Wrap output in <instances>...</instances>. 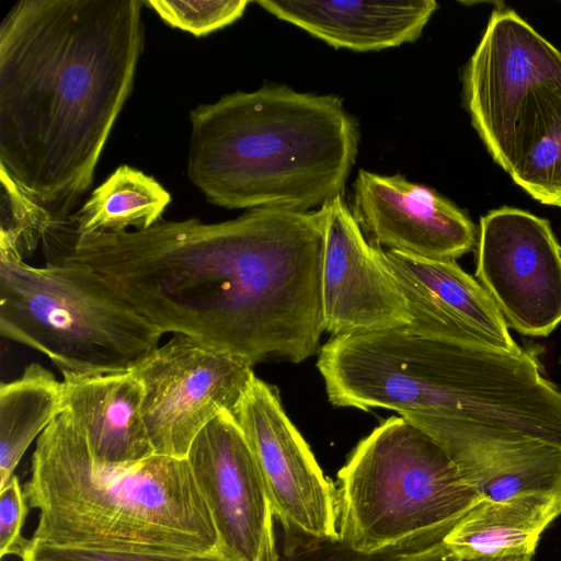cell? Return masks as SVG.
I'll return each mask as SVG.
<instances>
[{"label":"cell","mask_w":561,"mask_h":561,"mask_svg":"<svg viewBox=\"0 0 561 561\" xmlns=\"http://www.w3.org/2000/svg\"><path fill=\"white\" fill-rule=\"evenodd\" d=\"M21 561H229L221 553L174 556L47 545L30 539Z\"/></svg>","instance_id":"23"},{"label":"cell","mask_w":561,"mask_h":561,"mask_svg":"<svg viewBox=\"0 0 561 561\" xmlns=\"http://www.w3.org/2000/svg\"><path fill=\"white\" fill-rule=\"evenodd\" d=\"M561 515V496L526 493L482 499L442 538L449 559L469 561L534 556L545 529Z\"/></svg>","instance_id":"18"},{"label":"cell","mask_w":561,"mask_h":561,"mask_svg":"<svg viewBox=\"0 0 561 561\" xmlns=\"http://www.w3.org/2000/svg\"><path fill=\"white\" fill-rule=\"evenodd\" d=\"M403 561H448L440 541L411 552Z\"/></svg>","instance_id":"25"},{"label":"cell","mask_w":561,"mask_h":561,"mask_svg":"<svg viewBox=\"0 0 561 561\" xmlns=\"http://www.w3.org/2000/svg\"><path fill=\"white\" fill-rule=\"evenodd\" d=\"M317 367L331 404L396 411L450 458L497 440L561 449V391L524 350L515 354L394 329L331 337Z\"/></svg>","instance_id":"3"},{"label":"cell","mask_w":561,"mask_h":561,"mask_svg":"<svg viewBox=\"0 0 561 561\" xmlns=\"http://www.w3.org/2000/svg\"><path fill=\"white\" fill-rule=\"evenodd\" d=\"M28 504L18 476L13 474L0 489V558L24 556L30 539L22 536Z\"/></svg>","instance_id":"24"},{"label":"cell","mask_w":561,"mask_h":561,"mask_svg":"<svg viewBox=\"0 0 561 561\" xmlns=\"http://www.w3.org/2000/svg\"><path fill=\"white\" fill-rule=\"evenodd\" d=\"M256 3L334 48L355 51L380 50L416 41L437 9L434 0Z\"/></svg>","instance_id":"16"},{"label":"cell","mask_w":561,"mask_h":561,"mask_svg":"<svg viewBox=\"0 0 561 561\" xmlns=\"http://www.w3.org/2000/svg\"><path fill=\"white\" fill-rule=\"evenodd\" d=\"M324 331L332 337L410 325L407 300L342 195L325 203Z\"/></svg>","instance_id":"13"},{"label":"cell","mask_w":561,"mask_h":561,"mask_svg":"<svg viewBox=\"0 0 561 561\" xmlns=\"http://www.w3.org/2000/svg\"><path fill=\"white\" fill-rule=\"evenodd\" d=\"M476 276L519 333L547 336L561 323V245L547 219L513 207L483 216Z\"/></svg>","instance_id":"10"},{"label":"cell","mask_w":561,"mask_h":561,"mask_svg":"<svg viewBox=\"0 0 561 561\" xmlns=\"http://www.w3.org/2000/svg\"><path fill=\"white\" fill-rule=\"evenodd\" d=\"M248 0H146L159 18L170 25L196 37L230 25L240 19Z\"/></svg>","instance_id":"21"},{"label":"cell","mask_w":561,"mask_h":561,"mask_svg":"<svg viewBox=\"0 0 561 561\" xmlns=\"http://www.w3.org/2000/svg\"><path fill=\"white\" fill-rule=\"evenodd\" d=\"M277 561H403L407 556L431 545L393 548L376 553L353 550L341 539L308 536L285 527Z\"/></svg>","instance_id":"22"},{"label":"cell","mask_w":561,"mask_h":561,"mask_svg":"<svg viewBox=\"0 0 561 561\" xmlns=\"http://www.w3.org/2000/svg\"><path fill=\"white\" fill-rule=\"evenodd\" d=\"M448 561H456L448 558ZM469 561H533L531 556L524 557H507V558H494V559H478V560H469Z\"/></svg>","instance_id":"26"},{"label":"cell","mask_w":561,"mask_h":561,"mask_svg":"<svg viewBox=\"0 0 561 561\" xmlns=\"http://www.w3.org/2000/svg\"><path fill=\"white\" fill-rule=\"evenodd\" d=\"M233 416L254 454L280 526L340 539L337 490L287 416L277 389L255 376Z\"/></svg>","instance_id":"11"},{"label":"cell","mask_w":561,"mask_h":561,"mask_svg":"<svg viewBox=\"0 0 561 561\" xmlns=\"http://www.w3.org/2000/svg\"><path fill=\"white\" fill-rule=\"evenodd\" d=\"M187 175L227 209L308 211L342 195L357 124L340 98L285 85L234 92L190 113Z\"/></svg>","instance_id":"4"},{"label":"cell","mask_w":561,"mask_h":561,"mask_svg":"<svg viewBox=\"0 0 561 561\" xmlns=\"http://www.w3.org/2000/svg\"><path fill=\"white\" fill-rule=\"evenodd\" d=\"M38 510L32 539L53 546L156 554L220 553L218 534L186 458L152 455L94 463L67 411L39 435L23 486Z\"/></svg>","instance_id":"5"},{"label":"cell","mask_w":561,"mask_h":561,"mask_svg":"<svg viewBox=\"0 0 561 561\" xmlns=\"http://www.w3.org/2000/svg\"><path fill=\"white\" fill-rule=\"evenodd\" d=\"M131 373L142 387L141 416L154 455L186 458L198 433L233 414L255 377L247 360L174 334Z\"/></svg>","instance_id":"9"},{"label":"cell","mask_w":561,"mask_h":561,"mask_svg":"<svg viewBox=\"0 0 561 561\" xmlns=\"http://www.w3.org/2000/svg\"><path fill=\"white\" fill-rule=\"evenodd\" d=\"M186 459L229 561H277L274 512L254 454L233 414L222 412L193 440Z\"/></svg>","instance_id":"12"},{"label":"cell","mask_w":561,"mask_h":561,"mask_svg":"<svg viewBox=\"0 0 561 561\" xmlns=\"http://www.w3.org/2000/svg\"><path fill=\"white\" fill-rule=\"evenodd\" d=\"M42 245L46 262L102 275L163 333L251 365L299 335L318 296L313 248L293 209L253 208L214 224L161 219L145 230L90 234L60 220Z\"/></svg>","instance_id":"1"},{"label":"cell","mask_w":561,"mask_h":561,"mask_svg":"<svg viewBox=\"0 0 561 561\" xmlns=\"http://www.w3.org/2000/svg\"><path fill=\"white\" fill-rule=\"evenodd\" d=\"M374 247L407 300L411 323L404 330L508 353L523 351L488 291L456 261Z\"/></svg>","instance_id":"14"},{"label":"cell","mask_w":561,"mask_h":561,"mask_svg":"<svg viewBox=\"0 0 561 561\" xmlns=\"http://www.w3.org/2000/svg\"><path fill=\"white\" fill-rule=\"evenodd\" d=\"M141 0H21L0 25V169L51 220L90 187L144 48Z\"/></svg>","instance_id":"2"},{"label":"cell","mask_w":561,"mask_h":561,"mask_svg":"<svg viewBox=\"0 0 561 561\" xmlns=\"http://www.w3.org/2000/svg\"><path fill=\"white\" fill-rule=\"evenodd\" d=\"M0 333L44 354L64 378L129 371L163 335L89 266L67 261L33 266L3 233Z\"/></svg>","instance_id":"6"},{"label":"cell","mask_w":561,"mask_h":561,"mask_svg":"<svg viewBox=\"0 0 561 561\" xmlns=\"http://www.w3.org/2000/svg\"><path fill=\"white\" fill-rule=\"evenodd\" d=\"M170 202L169 192L154 178L122 164L65 220L80 234L119 232L127 227L145 230L162 219Z\"/></svg>","instance_id":"20"},{"label":"cell","mask_w":561,"mask_h":561,"mask_svg":"<svg viewBox=\"0 0 561 561\" xmlns=\"http://www.w3.org/2000/svg\"><path fill=\"white\" fill-rule=\"evenodd\" d=\"M339 480L340 539L363 553L438 542L482 500L446 450L401 416L357 444Z\"/></svg>","instance_id":"8"},{"label":"cell","mask_w":561,"mask_h":561,"mask_svg":"<svg viewBox=\"0 0 561 561\" xmlns=\"http://www.w3.org/2000/svg\"><path fill=\"white\" fill-rule=\"evenodd\" d=\"M353 214L371 244L419 257L456 261L478 243L465 211L400 174L359 170Z\"/></svg>","instance_id":"15"},{"label":"cell","mask_w":561,"mask_h":561,"mask_svg":"<svg viewBox=\"0 0 561 561\" xmlns=\"http://www.w3.org/2000/svg\"><path fill=\"white\" fill-rule=\"evenodd\" d=\"M62 405L100 467H122L154 455L142 416V387L131 370L64 378Z\"/></svg>","instance_id":"17"},{"label":"cell","mask_w":561,"mask_h":561,"mask_svg":"<svg viewBox=\"0 0 561 561\" xmlns=\"http://www.w3.org/2000/svg\"><path fill=\"white\" fill-rule=\"evenodd\" d=\"M463 92L492 159L533 198L561 207V53L500 4L466 66Z\"/></svg>","instance_id":"7"},{"label":"cell","mask_w":561,"mask_h":561,"mask_svg":"<svg viewBox=\"0 0 561 561\" xmlns=\"http://www.w3.org/2000/svg\"><path fill=\"white\" fill-rule=\"evenodd\" d=\"M64 383L37 363L0 386V489L33 440L62 412Z\"/></svg>","instance_id":"19"}]
</instances>
